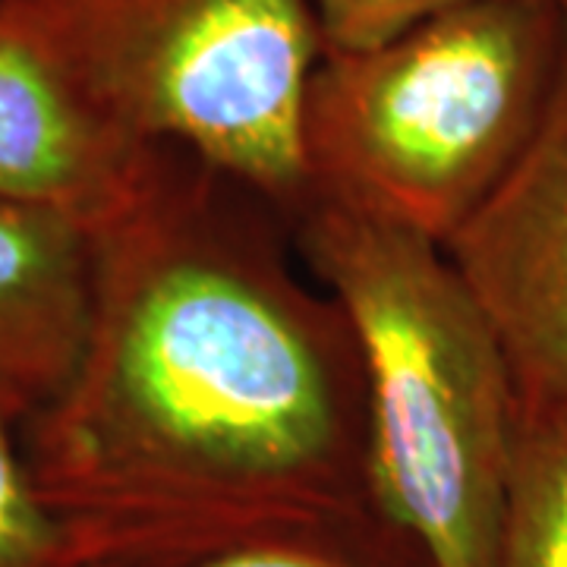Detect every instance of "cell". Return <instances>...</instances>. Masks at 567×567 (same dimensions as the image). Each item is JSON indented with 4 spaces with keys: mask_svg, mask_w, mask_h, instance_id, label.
<instances>
[{
    "mask_svg": "<svg viewBox=\"0 0 567 567\" xmlns=\"http://www.w3.org/2000/svg\"><path fill=\"white\" fill-rule=\"evenodd\" d=\"M80 363L20 425L80 567H181L360 514L365 375L290 221L181 145H145L92 227Z\"/></svg>",
    "mask_w": 567,
    "mask_h": 567,
    "instance_id": "obj_1",
    "label": "cell"
},
{
    "mask_svg": "<svg viewBox=\"0 0 567 567\" xmlns=\"http://www.w3.org/2000/svg\"><path fill=\"white\" fill-rule=\"evenodd\" d=\"M300 262L341 303L365 375V492L429 567H498L520 391L445 246L309 196Z\"/></svg>",
    "mask_w": 567,
    "mask_h": 567,
    "instance_id": "obj_2",
    "label": "cell"
},
{
    "mask_svg": "<svg viewBox=\"0 0 567 567\" xmlns=\"http://www.w3.org/2000/svg\"><path fill=\"white\" fill-rule=\"evenodd\" d=\"M561 44L548 0H461L322 54L300 114L312 196L447 246L527 148Z\"/></svg>",
    "mask_w": 567,
    "mask_h": 567,
    "instance_id": "obj_3",
    "label": "cell"
},
{
    "mask_svg": "<svg viewBox=\"0 0 567 567\" xmlns=\"http://www.w3.org/2000/svg\"><path fill=\"white\" fill-rule=\"evenodd\" d=\"M104 121L181 145L287 215L312 196L300 145L322 61L312 0H0Z\"/></svg>",
    "mask_w": 567,
    "mask_h": 567,
    "instance_id": "obj_4",
    "label": "cell"
},
{
    "mask_svg": "<svg viewBox=\"0 0 567 567\" xmlns=\"http://www.w3.org/2000/svg\"><path fill=\"white\" fill-rule=\"evenodd\" d=\"M445 249L502 334L520 404L567 406V20L527 148Z\"/></svg>",
    "mask_w": 567,
    "mask_h": 567,
    "instance_id": "obj_5",
    "label": "cell"
},
{
    "mask_svg": "<svg viewBox=\"0 0 567 567\" xmlns=\"http://www.w3.org/2000/svg\"><path fill=\"white\" fill-rule=\"evenodd\" d=\"M145 145L85 102L39 44L0 20V203L102 221Z\"/></svg>",
    "mask_w": 567,
    "mask_h": 567,
    "instance_id": "obj_6",
    "label": "cell"
},
{
    "mask_svg": "<svg viewBox=\"0 0 567 567\" xmlns=\"http://www.w3.org/2000/svg\"><path fill=\"white\" fill-rule=\"evenodd\" d=\"M92 306V230L70 215L0 203V406L25 423L80 363Z\"/></svg>",
    "mask_w": 567,
    "mask_h": 567,
    "instance_id": "obj_7",
    "label": "cell"
},
{
    "mask_svg": "<svg viewBox=\"0 0 567 567\" xmlns=\"http://www.w3.org/2000/svg\"><path fill=\"white\" fill-rule=\"evenodd\" d=\"M498 567H567V406H524Z\"/></svg>",
    "mask_w": 567,
    "mask_h": 567,
    "instance_id": "obj_8",
    "label": "cell"
},
{
    "mask_svg": "<svg viewBox=\"0 0 567 567\" xmlns=\"http://www.w3.org/2000/svg\"><path fill=\"white\" fill-rule=\"evenodd\" d=\"M181 567H429L404 533L372 507L221 548Z\"/></svg>",
    "mask_w": 567,
    "mask_h": 567,
    "instance_id": "obj_9",
    "label": "cell"
},
{
    "mask_svg": "<svg viewBox=\"0 0 567 567\" xmlns=\"http://www.w3.org/2000/svg\"><path fill=\"white\" fill-rule=\"evenodd\" d=\"M0 567H80L25 464L20 423L0 406Z\"/></svg>",
    "mask_w": 567,
    "mask_h": 567,
    "instance_id": "obj_10",
    "label": "cell"
},
{
    "mask_svg": "<svg viewBox=\"0 0 567 567\" xmlns=\"http://www.w3.org/2000/svg\"><path fill=\"white\" fill-rule=\"evenodd\" d=\"M461 0H312L324 54L363 51Z\"/></svg>",
    "mask_w": 567,
    "mask_h": 567,
    "instance_id": "obj_11",
    "label": "cell"
},
{
    "mask_svg": "<svg viewBox=\"0 0 567 567\" xmlns=\"http://www.w3.org/2000/svg\"><path fill=\"white\" fill-rule=\"evenodd\" d=\"M548 3H551V7H555V10H558V13L567 20V0H548Z\"/></svg>",
    "mask_w": 567,
    "mask_h": 567,
    "instance_id": "obj_12",
    "label": "cell"
}]
</instances>
